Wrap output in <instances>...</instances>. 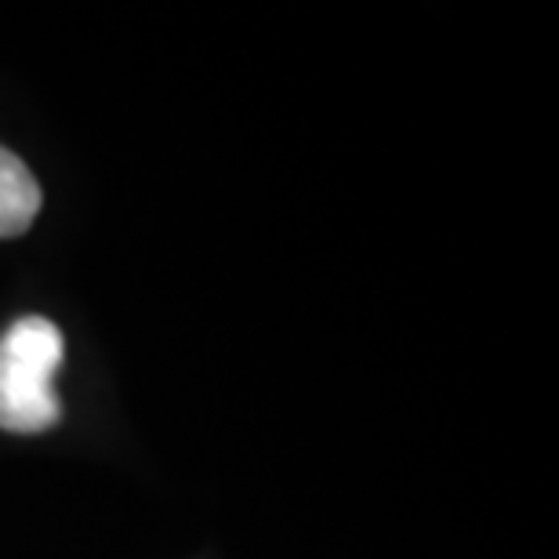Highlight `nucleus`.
<instances>
[{
	"mask_svg": "<svg viewBox=\"0 0 559 559\" xmlns=\"http://www.w3.org/2000/svg\"><path fill=\"white\" fill-rule=\"evenodd\" d=\"M62 364V331L44 317L11 323L0 338V429L44 432L59 421L51 378Z\"/></svg>",
	"mask_w": 559,
	"mask_h": 559,
	"instance_id": "obj_1",
	"label": "nucleus"
},
{
	"mask_svg": "<svg viewBox=\"0 0 559 559\" xmlns=\"http://www.w3.org/2000/svg\"><path fill=\"white\" fill-rule=\"evenodd\" d=\"M40 211V186L15 153L0 145V240L19 237Z\"/></svg>",
	"mask_w": 559,
	"mask_h": 559,
	"instance_id": "obj_2",
	"label": "nucleus"
}]
</instances>
